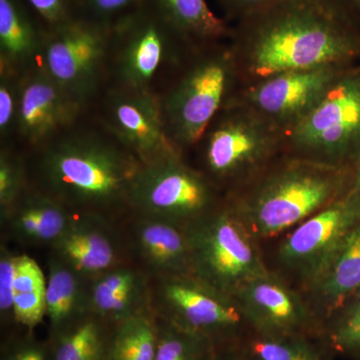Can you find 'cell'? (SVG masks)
Masks as SVG:
<instances>
[{
    "label": "cell",
    "instance_id": "1",
    "mask_svg": "<svg viewBox=\"0 0 360 360\" xmlns=\"http://www.w3.org/2000/svg\"><path fill=\"white\" fill-rule=\"evenodd\" d=\"M239 87L291 70L360 63V25L328 0H283L232 26Z\"/></svg>",
    "mask_w": 360,
    "mask_h": 360
},
{
    "label": "cell",
    "instance_id": "2",
    "mask_svg": "<svg viewBox=\"0 0 360 360\" xmlns=\"http://www.w3.org/2000/svg\"><path fill=\"white\" fill-rule=\"evenodd\" d=\"M25 153L28 186L75 214L116 222L129 214L130 193L142 163L103 122L92 127L78 122Z\"/></svg>",
    "mask_w": 360,
    "mask_h": 360
},
{
    "label": "cell",
    "instance_id": "3",
    "mask_svg": "<svg viewBox=\"0 0 360 360\" xmlns=\"http://www.w3.org/2000/svg\"><path fill=\"white\" fill-rule=\"evenodd\" d=\"M350 186L349 167L283 153L225 198L255 238H270L290 231L345 195Z\"/></svg>",
    "mask_w": 360,
    "mask_h": 360
},
{
    "label": "cell",
    "instance_id": "4",
    "mask_svg": "<svg viewBox=\"0 0 360 360\" xmlns=\"http://www.w3.org/2000/svg\"><path fill=\"white\" fill-rule=\"evenodd\" d=\"M196 47L144 0L111 25L108 87L160 94Z\"/></svg>",
    "mask_w": 360,
    "mask_h": 360
},
{
    "label": "cell",
    "instance_id": "5",
    "mask_svg": "<svg viewBox=\"0 0 360 360\" xmlns=\"http://www.w3.org/2000/svg\"><path fill=\"white\" fill-rule=\"evenodd\" d=\"M238 87L231 47L222 41L196 47L158 94L168 139L184 158Z\"/></svg>",
    "mask_w": 360,
    "mask_h": 360
},
{
    "label": "cell",
    "instance_id": "6",
    "mask_svg": "<svg viewBox=\"0 0 360 360\" xmlns=\"http://www.w3.org/2000/svg\"><path fill=\"white\" fill-rule=\"evenodd\" d=\"M284 132L229 101L193 148L195 167L224 194L245 186L283 153Z\"/></svg>",
    "mask_w": 360,
    "mask_h": 360
},
{
    "label": "cell",
    "instance_id": "7",
    "mask_svg": "<svg viewBox=\"0 0 360 360\" xmlns=\"http://www.w3.org/2000/svg\"><path fill=\"white\" fill-rule=\"evenodd\" d=\"M360 149V63L336 78L314 110L284 135L283 153L349 167Z\"/></svg>",
    "mask_w": 360,
    "mask_h": 360
},
{
    "label": "cell",
    "instance_id": "8",
    "mask_svg": "<svg viewBox=\"0 0 360 360\" xmlns=\"http://www.w3.org/2000/svg\"><path fill=\"white\" fill-rule=\"evenodd\" d=\"M184 231L193 276L225 295L232 297L241 286L269 270L257 238L226 198Z\"/></svg>",
    "mask_w": 360,
    "mask_h": 360
},
{
    "label": "cell",
    "instance_id": "9",
    "mask_svg": "<svg viewBox=\"0 0 360 360\" xmlns=\"http://www.w3.org/2000/svg\"><path fill=\"white\" fill-rule=\"evenodd\" d=\"M225 194L179 153L142 165L130 193V212L186 229L224 203Z\"/></svg>",
    "mask_w": 360,
    "mask_h": 360
},
{
    "label": "cell",
    "instance_id": "10",
    "mask_svg": "<svg viewBox=\"0 0 360 360\" xmlns=\"http://www.w3.org/2000/svg\"><path fill=\"white\" fill-rule=\"evenodd\" d=\"M150 279V309L155 316L217 347L238 343L250 333L233 297L193 274Z\"/></svg>",
    "mask_w": 360,
    "mask_h": 360
},
{
    "label": "cell",
    "instance_id": "11",
    "mask_svg": "<svg viewBox=\"0 0 360 360\" xmlns=\"http://www.w3.org/2000/svg\"><path fill=\"white\" fill-rule=\"evenodd\" d=\"M110 30L111 25L78 14L45 32L40 65L86 110L108 84Z\"/></svg>",
    "mask_w": 360,
    "mask_h": 360
},
{
    "label": "cell",
    "instance_id": "12",
    "mask_svg": "<svg viewBox=\"0 0 360 360\" xmlns=\"http://www.w3.org/2000/svg\"><path fill=\"white\" fill-rule=\"evenodd\" d=\"M350 66L326 65L278 73L238 87L229 101L250 108L286 134L314 110L336 78Z\"/></svg>",
    "mask_w": 360,
    "mask_h": 360
},
{
    "label": "cell",
    "instance_id": "13",
    "mask_svg": "<svg viewBox=\"0 0 360 360\" xmlns=\"http://www.w3.org/2000/svg\"><path fill=\"white\" fill-rule=\"evenodd\" d=\"M359 222L360 193L349 189L286 234L278 248L279 262L307 286Z\"/></svg>",
    "mask_w": 360,
    "mask_h": 360
},
{
    "label": "cell",
    "instance_id": "14",
    "mask_svg": "<svg viewBox=\"0 0 360 360\" xmlns=\"http://www.w3.org/2000/svg\"><path fill=\"white\" fill-rule=\"evenodd\" d=\"M250 333L269 338L309 336L321 340V328L309 303L267 270L232 296Z\"/></svg>",
    "mask_w": 360,
    "mask_h": 360
},
{
    "label": "cell",
    "instance_id": "15",
    "mask_svg": "<svg viewBox=\"0 0 360 360\" xmlns=\"http://www.w3.org/2000/svg\"><path fill=\"white\" fill-rule=\"evenodd\" d=\"M101 122L142 165L179 153L168 139L158 94L108 87Z\"/></svg>",
    "mask_w": 360,
    "mask_h": 360
},
{
    "label": "cell",
    "instance_id": "16",
    "mask_svg": "<svg viewBox=\"0 0 360 360\" xmlns=\"http://www.w3.org/2000/svg\"><path fill=\"white\" fill-rule=\"evenodd\" d=\"M86 111L49 77L39 61L20 75L15 139L25 153L39 148L75 127Z\"/></svg>",
    "mask_w": 360,
    "mask_h": 360
},
{
    "label": "cell",
    "instance_id": "17",
    "mask_svg": "<svg viewBox=\"0 0 360 360\" xmlns=\"http://www.w3.org/2000/svg\"><path fill=\"white\" fill-rule=\"evenodd\" d=\"M49 251L85 279L130 262L120 222L94 214H75Z\"/></svg>",
    "mask_w": 360,
    "mask_h": 360
},
{
    "label": "cell",
    "instance_id": "18",
    "mask_svg": "<svg viewBox=\"0 0 360 360\" xmlns=\"http://www.w3.org/2000/svg\"><path fill=\"white\" fill-rule=\"evenodd\" d=\"M130 264L150 276L193 274L186 231L165 220L130 212L120 221Z\"/></svg>",
    "mask_w": 360,
    "mask_h": 360
},
{
    "label": "cell",
    "instance_id": "19",
    "mask_svg": "<svg viewBox=\"0 0 360 360\" xmlns=\"http://www.w3.org/2000/svg\"><path fill=\"white\" fill-rule=\"evenodd\" d=\"M75 213L30 186L0 212L1 240L26 248H49L70 224Z\"/></svg>",
    "mask_w": 360,
    "mask_h": 360
},
{
    "label": "cell",
    "instance_id": "20",
    "mask_svg": "<svg viewBox=\"0 0 360 360\" xmlns=\"http://www.w3.org/2000/svg\"><path fill=\"white\" fill-rule=\"evenodd\" d=\"M150 276L129 262L85 279V307L89 314L115 324L150 309Z\"/></svg>",
    "mask_w": 360,
    "mask_h": 360
},
{
    "label": "cell",
    "instance_id": "21",
    "mask_svg": "<svg viewBox=\"0 0 360 360\" xmlns=\"http://www.w3.org/2000/svg\"><path fill=\"white\" fill-rule=\"evenodd\" d=\"M305 288L322 330L323 324L360 292V222Z\"/></svg>",
    "mask_w": 360,
    "mask_h": 360
},
{
    "label": "cell",
    "instance_id": "22",
    "mask_svg": "<svg viewBox=\"0 0 360 360\" xmlns=\"http://www.w3.org/2000/svg\"><path fill=\"white\" fill-rule=\"evenodd\" d=\"M45 32L25 0H0V68L21 75L37 65Z\"/></svg>",
    "mask_w": 360,
    "mask_h": 360
},
{
    "label": "cell",
    "instance_id": "23",
    "mask_svg": "<svg viewBox=\"0 0 360 360\" xmlns=\"http://www.w3.org/2000/svg\"><path fill=\"white\" fill-rule=\"evenodd\" d=\"M85 278L60 259L49 255L45 317L51 324V336L86 314Z\"/></svg>",
    "mask_w": 360,
    "mask_h": 360
},
{
    "label": "cell",
    "instance_id": "24",
    "mask_svg": "<svg viewBox=\"0 0 360 360\" xmlns=\"http://www.w3.org/2000/svg\"><path fill=\"white\" fill-rule=\"evenodd\" d=\"M176 30L198 46L229 41L232 26L213 13L205 0H151Z\"/></svg>",
    "mask_w": 360,
    "mask_h": 360
},
{
    "label": "cell",
    "instance_id": "25",
    "mask_svg": "<svg viewBox=\"0 0 360 360\" xmlns=\"http://www.w3.org/2000/svg\"><path fill=\"white\" fill-rule=\"evenodd\" d=\"M111 328L96 315L82 314L51 336V360H106Z\"/></svg>",
    "mask_w": 360,
    "mask_h": 360
},
{
    "label": "cell",
    "instance_id": "26",
    "mask_svg": "<svg viewBox=\"0 0 360 360\" xmlns=\"http://www.w3.org/2000/svg\"><path fill=\"white\" fill-rule=\"evenodd\" d=\"M46 277L39 264L26 253L16 257L13 279L14 323L32 329L45 317Z\"/></svg>",
    "mask_w": 360,
    "mask_h": 360
},
{
    "label": "cell",
    "instance_id": "27",
    "mask_svg": "<svg viewBox=\"0 0 360 360\" xmlns=\"http://www.w3.org/2000/svg\"><path fill=\"white\" fill-rule=\"evenodd\" d=\"M158 323L148 309L112 324L106 360H155Z\"/></svg>",
    "mask_w": 360,
    "mask_h": 360
},
{
    "label": "cell",
    "instance_id": "28",
    "mask_svg": "<svg viewBox=\"0 0 360 360\" xmlns=\"http://www.w3.org/2000/svg\"><path fill=\"white\" fill-rule=\"evenodd\" d=\"M241 345L253 360H331L333 355L321 340L309 336L269 338L248 333Z\"/></svg>",
    "mask_w": 360,
    "mask_h": 360
},
{
    "label": "cell",
    "instance_id": "29",
    "mask_svg": "<svg viewBox=\"0 0 360 360\" xmlns=\"http://www.w3.org/2000/svg\"><path fill=\"white\" fill-rule=\"evenodd\" d=\"M321 338L331 354L360 359V292L323 324Z\"/></svg>",
    "mask_w": 360,
    "mask_h": 360
},
{
    "label": "cell",
    "instance_id": "30",
    "mask_svg": "<svg viewBox=\"0 0 360 360\" xmlns=\"http://www.w3.org/2000/svg\"><path fill=\"white\" fill-rule=\"evenodd\" d=\"M155 317L158 347L155 360H212L219 347L212 341Z\"/></svg>",
    "mask_w": 360,
    "mask_h": 360
},
{
    "label": "cell",
    "instance_id": "31",
    "mask_svg": "<svg viewBox=\"0 0 360 360\" xmlns=\"http://www.w3.org/2000/svg\"><path fill=\"white\" fill-rule=\"evenodd\" d=\"M25 151L13 146H1L0 150V212L9 207L27 188Z\"/></svg>",
    "mask_w": 360,
    "mask_h": 360
},
{
    "label": "cell",
    "instance_id": "32",
    "mask_svg": "<svg viewBox=\"0 0 360 360\" xmlns=\"http://www.w3.org/2000/svg\"><path fill=\"white\" fill-rule=\"evenodd\" d=\"M20 75L0 68V139L1 146H13L20 106Z\"/></svg>",
    "mask_w": 360,
    "mask_h": 360
},
{
    "label": "cell",
    "instance_id": "33",
    "mask_svg": "<svg viewBox=\"0 0 360 360\" xmlns=\"http://www.w3.org/2000/svg\"><path fill=\"white\" fill-rule=\"evenodd\" d=\"M144 0H77L78 13L91 20L112 25Z\"/></svg>",
    "mask_w": 360,
    "mask_h": 360
},
{
    "label": "cell",
    "instance_id": "34",
    "mask_svg": "<svg viewBox=\"0 0 360 360\" xmlns=\"http://www.w3.org/2000/svg\"><path fill=\"white\" fill-rule=\"evenodd\" d=\"M18 255L9 243L0 241V316L6 323H14L13 279Z\"/></svg>",
    "mask_w": 360,
    "mask_h": 360
},
{
    "label": "cell",
    "instance_id": "35",
    "mask_svg": "<svg viewBox=\"0 0 360 360\" xmlns=\"http://www.w3.org/2000/svg\"><path fill=\"white\" fill-rule=\"evenodd\" d=\"M46 30L78 15L77 0H25Z\"/></svg>",
    "mask_w": 360,
    "mask_h": 360
},
{
    "label": "cell",
    "instance_id": "36",
    "mask_svg": "<svg viewBox=\"0 0 360 360\" xmlns=\"http://www.w3.org/2000/svg\"><path fill=\"white\" fill-rule=\"evenodd\" d=\"M281 1L283 0H217L224 18L229 22H238Z\"/></svg>",
    "mask_w": 360,
    "mask_h": 360
},
{
    "label": "cell",
    "instance_id": "37",
    "mask_svg": "<svg viewBox=\"0 0 360 360\" xmlns=\"http://www.w3.org/2000/svg\"><path fill=\"white\" fill-rule=\"evenodd\" d=\"M49 352L44 345L26 340L18 343L4 360H51V354L49 356Z\"/></svg>",
    "mask_w": 360,
    "mask_h": 360
},
{
    "label": "cell",
    "instance_id": "38",
    "mask_svg": "<svg viewBox=\"0 0 360 360\" xmlns=\"http://www.w3.org/2000/svg\"><path fill=\"white\" fill-rule=\"evenodd\" d=\"M212 360H253L245 352L241 341L234 345L217 348Z\"/></svg>",
    "mask_w": 360,
    "mask_h": 360
},
{
    "label": "cell",
    "instance_id": "39",
    "mask_svg": "<svg viewBox=\"0 0 360 360\" xmlns=\"http://www.w3.org/2000/svg\"><path fill=\"white\" fill-rule=\"evenodd\" d=\"M341 13L360 25V0H328Z\"/></svg>",
    "mask_w": 360,
    "mask_h": 360
},
{
    "label": "cell",
    "instance_id": "40",
    "mask_svg": "<svg viewBox=\"0 0 360 360\" xmlns=\"http://www.w3.org/2000/svg\"><path fill=\"white\" fill-rule=\"evenodd\" d=\"M349 168L350 172H352V186H350V189L360 193V149L352 162L350 163Z\"/></svg>",
    "mask_w": 360,
    "mask_h": 360
}]
</instances>
